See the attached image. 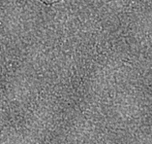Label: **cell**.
Wrapping results in <instances>:
<instances>
[{"label":"cell","instance_id":"1","mask_svg":"<svg viewBox=\"0 0 152 144\" xmlns=\"http://www.w3.org/2000/svg\"><path fill=\"white\" fill-rule=\"evenodd\" d=\"M39 1L44 3L45 5L50 6V5H53V4H56V3L61 2V1H63V0H39Z\"/></svg>","mask_w":152,"mask_h":144}]
</instances>
